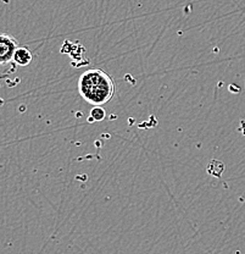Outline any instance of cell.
I'll return each mask as SVG.
<instances>
[{
    "instance_id": "obj_1",
    "label": "cell",
    "mask_w": 245,
    "mask_h": 254,
    "mask_svg": "<svg viewBox=\"0 0 245 254\" xmlns=\"http://www.w3.org/2000/svg\"><path fill=\"white\" fill-rule=\"evenodd\" d=\"M78 93L92 105H104L115 95V82L101 68H91L80 76Z\"/></svg>"
},
{
    "instance_id": "obj_2",
    "label": "cell",
    "mask_w": 245,
    "mask_h": 254,
    "mask_svg": "<svg viewBox=\"0 0 245 254\" xmlns=\"http://www.w3.org/2000/svg\"><path fill=\"white\" fill-rule=\"evenodd\" d=\"M17 48V41L14 37L6 33L0 34V65L12 62Z\"/></svg>"
},
{
    "instance_id": "obj_3",
    "label": "cell",
    "mask_w": 245,
    "mask_h": 254,
    "mask_svg": "<svg viewBox=\"0 0 245 254\" xmlns=\"http://www.w3.org/2000/svg\"><path fill=\"white\" fill-rule=\"evenodd\" d=\"M32 60H33V57L27 48L18 47L16 49V52H15L12 62H14L18 66H27L32 63Z\"/></svg>"
},
{
    "instance_id": "obj_4",
    "label": "cell",
    "mask_w": 245,
    "mask_h": 254,
    "mask_svg": "<svg viewBox=\"0 0 245 254\" xmlns=\"http://www.w3.org/2000/svg\"><path fill=\"white\" fill-rule=\"evenodd\" d=\"M105 116H106V113L102 109L101 105H94V108L89 113V121H102Z\"/></svg>"
}]
</instances>
